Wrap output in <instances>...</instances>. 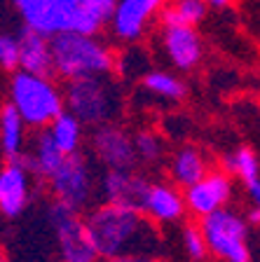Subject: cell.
<instances>
[{
	"label": "cell",
	"mask_w": 260,
	"mask_h": 262,
	"mask_svg": "<svg viewBox=\"0 0 260 262\" xmlns=\"http://www.w3.org/2000/svg\"><path fill=\"white\" fill-rule=\"evenodd\" d=\"M85 227L94 253L103 262L117 257H164L167 253L159 225L134 208L101 204L87 213Z\"/></svg>",
	"instance_id": "cell-1"
},
{
	"label": "cell",
	"mask_w": 260,
	"mask_h": 262,
	"mask_svg": "<svg viewBox=\"0 0 260 262\" xmlns=\"http://www.w3.org/2000/svg\"><path fill=\"white\" fill-rule=\"evenodd\" d=\"M49 52L54 73H59L68 82L110 75L115 68L113 52L94 35L59 33L49 38Z\"/></svg>",
	"instance_id": "cell-2"
},
{
	"label": "cell",
	"mask_w": 260,
	"mask_h": 262,
	"mask_svg": "<svg viewBox=\"0 0 260 262\" xmlns=\"http://www.w3.org/2000/svg\"><path fill=\"white\" fill-rule=\"evenodd\" d=\"M64 110L73 115L82 126H106L115 124L122 115V96L117 82L110 75L85 77L66 84Z\"/></svg>",
	"instance_id": "cell-3"
},
{
	"label": "cell",
	"mask_w": 260,
	"mask_h": 262,
	"mask_svg": "<svg viewBox=\"0 0 260 262\" xmlns=\"http://www.w3.org/2000/svg\"><path fill=\"white\" fill-rule=\"evenodd\" d=\"M10 105L22 117L24 126L47 129L64 113V96L49 77L14 73L10 82Z\"/></svg>",
	"instance_id": "cell-4"
},
{
	"label": "cell",
	"mask_w": 260,
	"mask_h": 262,
	"mask_svg": "<svg viewBox=\"0 0 260 262\" xmlns=\"http://www.w3.org/2000/svg\"><path fill=\"white\" fill-rule=\"evenodd\" d=\"M12 5L24 19V28L47 40L59 33L94 35L80 10V0H12Z\"/></svg>",
	"instance_id": "cell-5"
},
{
	"label": "cell",
	"mask_w": 260,
	"mask_h": 262,
	"mask_svg": "<svg viewBox=\"0 0 260 262\" xmlns=\"http://www.w3.org/2000/svg\"><path fill=\"white\" fill-rule=\"evenodd\" d=\"M199 220L202 239L213 257L221 262H253L249 246V223L239 211L225 206Z\"/></svg>",
	"instance_id": "cell-6"
},
{
	"label": "cell",
	"mask_w": 260,
	"mask_h": 262,
	"mask_svg": "<svg viewBox=\"0 0 260 262\" xmlns=\"http://www.w3.org/2000/svg\"><path fill=\"white\" fill-rule=\"evenodd\" d=\"M49 190L54 194L56 204L82 213L94 199V173L87 155L75 152L66 155L64 162L54 169V173L47 178Z\"/></svg>",
	"instance_id": "cell-7"
},
{
	"label": "cell",
	"mask_w": 260,
	"mask_h": 262,
	"mask_svg": "<svg viewBox=\"0 0 260 262\" xmlns=\"http://www.w3.org/2000/svg\"><path fill=\"white\" fill-rule=\"evenodd\" d=\"M49 225L54 229V239H56V246H59L61 262H96L98 260L92 248V241L87 236L82 213H75L54 202L49 206Z\"/></svg>",
	"instance_id": "cell-8"
},
{
	"label": "cell",
	"mask_w": 260,
	"mask_h": 262,
	"mask_svg": "<svg viewBox=\"0 0 260 262\" xmlns=\"http://www.w3.org/2000/svg\"><path fill=\"white\" fill-rule=\"evenodd\" d=\"M92 147L96 159L106 166V171H134L136 169V150L134 136L127 134L117 124H106L94 129Z\"/></svg>",
	"instance_id": "cell-9"
},
{
	"label": "cell",
	"mask_w": 260,
	"mask_h": 262,
	"mask_svg": "<svg viewBox=\"0 0 260 262\" xmlns=\"http://www.w3.org/2000/svg\"><path fill=\"white\" fill-rule=\"evenodd\" d=\"M232 196V178L225 171H211L195 185L183 190L185 211H190L197 218H206L211 213L228 206Z\"/></svg>",
	"instance_id": "cell-10"
},
{
	"label": "cell",
	"mask_w": 260,
	"mask_h": 262,
	"mask_svg": "<svg viewBox=\"0 0 260 262\" xmlns=\"http://www.w3.org/2000/svg\"><path fill=\"white\" fill-rule=\"evenodd\" d=\"M150 180L148 176L138 171H106L101 178V194L103 204H113V206H125L143 213V202L150 190Z\"/></svg>",
	"instance_id": "cell-11"
},
{
	"label": "cell",
	"mask_w": 260,
	"mask_h": 262,
	"mask_svg": "<svg viewBox=\"0 0 260 262\" xmlns=\"http://www.w3.org/2000/svg\"><path fill=\"white\" fill-rule=\"evenodd\" d=\"M164 0H117L110 16L113 33L125 42H136L143 38L148 24L159 10Z\"/></svg>",
	"instance_id": "cell-12"
},
{
	"label": "cell",
	"mask_w": 260,
	"mask_h": 262,
	"mask_svg": "<svg viewBox=\"0 0 260 262\" xmlns=\"http://www.w3.org/2000/svg\"><path fill=\"white\" fill-rule=\"evenodd\" d=\"M164 54L178 71H192L202 61V40L190 26H164L162 31Z\"/></svg>",
	"instance_id": "cell-13"
},
{
	"label": "cell",
	"mask_w": 260,
	"mask_h": 262,
	"mask_svg": "<svg viewBox=\"0 0 260 262\" xmlns=\"http://www.w3.org/2000/svg\"><path fill=\"white\" fill-rule=\"evenodd\" d=\"M31 202V176L14 162L0 169V213L5 218L22 215Z\"/></svg>",
	"instance_id": "cell-14"
},
{
	"label": "cell",
	"mask_w": 260,
	"mask_h": 262,
	"mask_svg": "<svg viewBox=\"0 0 260 262\" xmlns=\"http://www.w3.org/2000/svg\"><path fill=\"white\" fill-rule=\"evenodd\" d=\"M143 213L155 225H173L183 220L185 204L183 192L169 183H152L143 202Z\"/></svg>",
	"instance_id": "cell-15"
},
{
	"label": "cell",
	"mask_w": 260,
	"mask_h": 262,
	"mask_svg": "<svg viewBox=\"0 0 260 262\" xmlns=\"http://www.w3.org/2000/svg\"><path fill=\"white\" fill-rule=\"evenodd\" d=\"M19 68L22 73L35 77H52L54 68H52V52H49V40L38 35V33L22 28L19 33Z\"/></svg>",
	"instance_id": "cell-16"
},
{
	"label": "cell",
	"mask_w": 260,
	"mask_h": 262,
	"mask_svg": "<svg viewBox=\"0 0 260 262\" xmlns=\"http://www.w3.org/2000/svg\"><path fill=\"white\" fill-rule=\"evenodd\" d=\"M169 173L176 185L185 187L195 185L197 180H202L209 171H206V159L204 155L197 150L195 145H183L181 150H176L169 162Z\"/></svg>",
	"instance_id": "cell-17"
},
{
	"label": "cell",
	"mask_w": 260,
	"mask_h": 262,
	"mask_svg": "<svg viewBox=\"0 0 260 262\" xmlns=\"http://www.w3.org/2000/svg\"><path fill=\"white\" fill-rule=\"evenodd\" d=\"M225 169L242 178L246 192L251 194L253 206H258V202H260V164H258V157H255L253 150H251V147H239V150H234V152L228 155V159H225Z\"/></svg>",
	"instance_id": "cell-18"
},
{
	"label": "cell",
	"mask_w": 260,
	"mask_h": 262,
	"mask_svg": "<svg viewBox=\"0 0 260 262\" xmlns=\"http://www.w3.org/2000/svg\"><path fill=\"white\" fill-rule=\"evenodd\" d=\"M24 122L16 115V110L10 103L0 108V152L5 155L7 162H16L24 152Z\"/></svg>",
	"instance_id": "cell-19"
},
{
	"label": "cell",
	"mask_w": 260,
	"mask_h": 262,
	"mask_svg": "<svg viewBox=\"0 0 260 262\" xmlns=\"http://www.w3.org/2000/svg\"><path fill=\"white\" fill-rule=\"evenodd\" d=\"M49 131V138H52V143L56 145V150H59L61 155H75L80 152V143H82V124L73 117V115H68L64 110V113L56 117L52 124L47 126Z\"/></svg>",
	"instance_id": "cell-20"
},
{
	"label": "cell",
	"mask_w": 260,
	"mask_h": 262,
	"mask_svg": "<svg viewBox=\"0 0 260 262\" xmlns=\"http://www.w3.org/2000/svg\"><path fill=\"white\" fill-rule=\"evenodd\" d=\"M141 82L148 94L157 98H167V101H181L188 92L183 80H178L176 75H171L167 71H148Z\"/></svg>",
	"instance_id": "cell-21"
},
{
	"label": "cell",
	"mask_w": 260,
	"mask_h": 262,
	"mask_svg": "<svg viewBox=\"0 0 260 262\" xmlns=\"http://www.w3.org/2000/svg\"><path fill=\"white\" fill-rule=\"evenodd\" d=\"M206 16V3L204 0H176L171 7L162 12L164 26H190L195 28Z\"/></svg>",
	"instance_id": "cell-22"
},
{
	"label": "cell",
	"mask_w": 260,
	"mask_h": 262,
	"mask_svg": "<svg viewBox=\"0 0 260 262\" xmlns=\"http://www.w3.org/2000/svg\"><path fill=\"white\" fill-rule=\"evenodd\" d=\"M134 150L136 159L146 164H155L164 157V141L155 131H138L134 136Z\"/></svg>",
	"instance_id": "cell-23"
},
{
	"label": "cell",
	"mask_w": 260,
	"mask_h": 262,
	"mask_svg": "<svg viewBox=\"0 0 260 262\" xmlns=\"http://www.w3.org/2000/svg\"><path fill=\"white\" fill-rule=\"evenodd\" d=\"M115 5H117V0H80V10L89 21V26L94 28V33H98L110 21Z\"/></svg>",
	"instance_id": "cell-24"
},
{
	"label": "cell",
	"mask_w": 260,
	"mask_h": 262,
	"mask_svg": "<svg viewBox=\"0 0 260 262\" xmlns=\"http://www.w3.org/2000/svg\"><path fill=\"white\" fill-rule=\"evenodd\" d=\"M181 246H183V253L190 262L209 260V251H206V244L202 239V232L197 225H185L181 229Z\"/></svg>",
	"instance_id": "cell-25"
},
{
	"label": "cell",
	"mask_w": 260,
	"mask_h": 262,
	"mask_svg": "<svg viewBox=\"0 0 260 262\" xmlns=\"http://www.w3.org/2000/svg\"><path fill=\"white\" fill-rule=\"evenodd\" d=\"M0 68L7 73L19 68V42L10 33H0Z\"/></svg>",
	"instance_id": "cell-26"
},
{
	"label": "cell",
	"mask_w": 260,
	"mask_h": 262,
	"mask_svg": "<svg viewBox=\"0 0 260 262\" xmlns=\"http://www.w3.org/2000/svg\"><path fill=\"white\" fill-rule=\"evenodd\" d=\"M106 262H167L164 257H117V260H106Z\"/></svg>",
	"instance_id": "cell-27"
},
{
	"label": "cell",
	"mask_w": 260,
	"mask_h": 262,
	"mask_svg": "<svg viewBox=\"0 0 260 262\" xmlns=\"http://www.w3.org/2000/svg\"><path fill=\"white\" fill-rule=\"evenodd\" d=\"M244 220L251 225V227H255V225L260 223V206H251L249 215H244Z\"/></svg>",
	"instance_id": "cell-28"
},
{
	"label": "cell",
	"mask_w": 260,
	"mask_h": 262,
	"mask_svg": "<svg viewBox=\"0 0 260 262\" xmlns=\"http://www.w3.org/2000/svg\"><path fill=\"white\" fill-rule=\"evenodd\" d=\"M206 3V7L211 5V7H225V5H230V0H204Z\"/></svg>",
	"instance_id": "cell-29"
},
{
	"label": "cell",
	"mask_w": 260,
	"mask_h": 262,
	"mask_svg": "<svg viewBox=\"0 0 260 262\" xmlns=\"http://www.w3.org/2000/svg\"><path fill=\"white\" fill-rule=\"evenodd\" d=\"M0 262H7V260H5V257H0Z\"/></svg>",
	"instance_id": "cell-30"
}]
</instances>
